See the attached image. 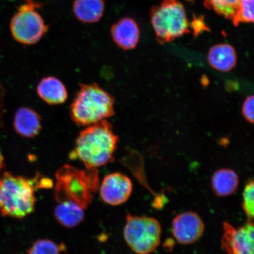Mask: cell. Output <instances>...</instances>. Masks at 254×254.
<instances>
[{"instance_id":"24","label":"cell","mask_w":254,"mask_h":254,"mask_svg":"<svg viewBox=\"0 0 254 254\" xmlns=\"http://www.w3.org/2000/svg\"><path fill=\"white\" fill-rule=\"evenodd\" d=\"M3 89H0V125L2 123V99H3Z\"/></svg>"},{"instance_id":"23","label":"cell","mask_w":254,"mask_h":254,"mask_svg":"<svg viewBox=\"0 0 254 254\" xmlns=\"http://www.w3.org/2000/svg\"><path fill=\"white\" fill-rule=\"evenodd\" d=\"M190 28H192L194 36H198L199 34H201L204 31L208 30L207 25H206L204 21V19L201 17L197 18L194 17L191 24H190Z\"/></svg>"},{"instance_id":"5","label":"cell","mask_w":254,"mask_h":254,"mask_svg":"<svg viewBox=\"0 0 254 254\" xmlns=\"http://www.w3.org/2000/svg\"><path fill=\"white\" fill-rule=\"evenodd\" d=\"M151 23L158 42H170L190 32L185 7L179 0H163L152 7Z\"/></svg>"},{"instance_id":"16","label":"cell","mask_w":254,"mask_h":254,"mask_svg":"<svg viewBox=\"0 0 254 254\" xmlns=\"http://www.w3.org/2000/svg\"><path fill=\"white\" fill-rule=\"evenodd\" d=\"M104 9V0H75L73 4L75 17L84 23H94L99 21Z\"/></svg>"},{"instance_id":"12","label":"cell","mask_w":254,"mask_h":254,"mask_svg":"<svg viewBox=\"0 0 254 254\" xmlns=\"http://www.w3.org/2000/svg\"><path fill=\"white\" fill-rule=\"evenodd\" d=\"M14 127L19 135L33 138L39 134L42 128L41 117L30 108H20L15 114Z\"/></svg>"},{"instance_id":"9","label":"cell","mask_w":254,"mask_h":254,"mask_svg":"<svg viewBox=\"0 0 254 254\" xmlns=\"http://www.w3.org/2000/svg\"><path fill=\"white\" fill-rule=\"evenodd\" d=\"M132 189V183L128 177L114 173L104 177L100 187V196L107 204L120 205L129 199Z\"/></svg>"},{"instance_id":"20","label":"cell","mask_w":254,"mask_h":254,"mask_svg":"<svg viewBox=\"0 0 254 254\" xmlns=\"http://www.w3.org/2000/svg\"><path fill=\"white\" fill-rule=\"evenodd\" d=\"M61 246L54 241L42 239L36 241L28 250V254H60Z\"/></svg>"},{"instance_id":"18","label":"cell","mask_w":254,"mask_h":254,"mask_svg":"<svg viewBox=\"0 0 254 254\" xmlns=\"http://www.w3.org/2000/svg\"><path fill=\"white\" fill-rule=\"evenodd\" d=\"M240 0H205L204 4L218 15L233 20L236 14Z\"/></svg>"},{"instance_id":"21","label":"cell","mask_w":254,"mask_h":254,"mask_svg":"<svg viewBox=\"0 0 254 254\" xmlns=\"http://www.w3.org/2000/svg\"><path fill=\"white\" fill-rule=\"evenodd\" d=\"M254 181L249 180L243 194V208L249 221H253L254 216Z\"/></svg>"},{"instance_id":"1","label":"cell","mask_w":254,"mask_h":254,"mask_svg":"<svg viewBox=\"0 0 254 254\" xmlns=\"http://www.w3.org/2000/svg\"><path fill=\"white\" fill-rule=\"evenodd\" d=\"M118 141L112 125L101 121L79 133L69 158L80 161L87 169H96L114 161Z\"/></svg>"},{"instance_id":"3","label":"cell","mask_w":254,"mask_h":254,"mask_svg":"<svg viewBox=\"0 0 254 254\" xmlns=\"http://www.w3.org/2000/svg\"><path fill=\"white\" fill-rule=\"evenodd\" d=\"M114 98L96 83L81 84L70 107L75 125L87 127L113 117Z\"/></svg>"},{"instance_id":"22","label":"cell","mask_w":254,"mask_h":254,"mask_svg":"<svg viewBox=\"0 0 254 254\" xmlns=\"http://www.w3.org/2000/svg\"><path fill=\"white\" fill-rule=\"evenodd\" d=\"M254 98L253 95L248 97L244 101L242 107L243 115L248 122H254Z\"/></svg>"},{"instance_id":"8","label":"cell","mask_w":254,"mask_h":254,"mask_svg":"<svg viewBox=\"0 0 254 254\" xmlns=\"http://www.w3.org/2000/svg\"><path fill=\"white\" fill-rule=\"evenodd\" d=\"M223 230L221 248L226 254H254L253 221L239 228L224 222Z\"/></svg>"},{"instance_id":"25","label":"cell","mask_w":254,"mask_h":254,"mask_svg":"<svg viewBox=\"0 0 254 254\" xmlns=\"http://www.w3.org/2000/svg\"><path fill=\"white\" fill-rule=\"evenodd\" d=\"M4 158L3 157L1 151H0V173H1V171L3 169V168L4 167Z\"/></svg>"},{"instance_id":"15","label":"cell","mask_w":254,"mask_h":254,"mask_svg":"<svg viewBox=\"0 0 254 254\" xmlns=\"http://www.w3.org/2000/svg\"><path fill=\"white\" fill-rule=\"evenodd\" d=\"M239 185V177L235 171L222 168L215 171L212 177L211 186L216 195L224 197L233 195Z\"/></svg>"},{"instance_id":"6","label":"cell","mask_w":254,"mask_h":254,"mask_svg":"<svg viewBox=\"0 0 254 254\" xmlns=\"http://www.w3.org/2000/svg\"><path fill=\"white\" fill-rule=\"evenodd\" d=\"M127 245L136 254H150L160 245L162 228L154 218L128 214L124 228Z\"/></svg>"},{"instance_id":"19","label":"cell","mask_w":254,"mask_h":254,"mask_svg":"<svg viewBox=\"0 0 254 254\" xmlns=\"http://www.w3.org/2000/svg\"><path fill=\"white\" fill-rule=\"evenodd\" d=\"M254 0H240L236 15L232 20L235 26L240 23H253Z\"/></svg>"},{"instance_id":"7","label":"cell","mask_w":254,"mask_h":254,"mask_svg":"<svg viewBox=\"0 0 254 254\" xmlns=\"http://www.w3.org/2000/svg\"><path fill=\"white\" fill-rule=\"evenodd\" d=\"M39 3L25 0L10 21V31L15 40L25 45H33L42 39L49 27L37 9Z\"/></svg>"},{"instance_id":"10","label":"cell","mask_w":254,"mask_h":254,"mask_svg":"<svg viewBox=\"0 0 254 254\" xmlns=\"http://www.w3.org/2000/svg\"><path fill=\"white\" fill-rule=\"evenodd\" d=\"M205 225L199 215L187 211L177 215L172 222V233L178 243L190 245L197 241L204 233Z\"/></svg>"},{"instance_id":"11","label":"cell","mask_w":254,"mask_h":254,"mask_svg":"<svg viewBox=\"0 0 254 254\" xmlns=\"http://www.w3.org/2000/svg\"><path fill=\"white\" fill-rule=\"evenodd\" d=\"M111 34L117 46L125 50L134 49L140 36L137 23L129 17L122 18L114 24L111 28Z\"/></svg>"},{"instance_id":"17","label":"cell","mask_w":254,"mask_h":254,"mask_svg":"<svg viewBox=\"0 0 254 254\" xmlns=\"http://www.w3.org/2000/svg\"><path fill=\"white\" fill-rule=\"evenodd\" d=\"M85 209L74 203L59 202L55 209V216L57 221L63 226L72 228L83 221Z\"/></svg>"},{"instance_id":"4","label":"cell","mask_w":254,"mask_h":254,"mask_svg":"<svg viewBox=\"0 0 254 254\" xmlns=\"http://www.w3.org/2000/svg\"><path fill=\"white\" fill-rule=\"evenodd\" d=\"M80 171L63 166L57 174L56 199L58 202L74 203L85 209L91 202L93 193L97 189V171Z\"/></svg>"},{"instance_id":"13","label":"cell","mask_w":254,"mask_h":254,"mask_svg":"<svg viewBox=\"0 0 254 254\" xmlns=\"http://www.w3.org/2000/svg\"><path fill=\"white\" fill-rule=\"evenodd\" d=\"M208 62L212 68L221 72H228L236 66L237 56L234 48L228 44H218L211 47Z\"/></svg>"},{"instance_id":"14","label":"cell","mask_w":254,"mask_h":254,"mask_svg":"<svg viewBox=\"0 0 254 254\" xmlns=\"http://www.w3.org/2000/svg\"><path fill=\"white\" fill-rule=\"evenodd\" d=\"M37 94L44 102L50 105L61 104L67 100L65 85L59 79L50 76L41 79L37 88Z\"/></svg>"},{"instance_id":"2","label":"cell","mask_w":254,"mask_h":254,"mask_svg":"<svg viewBox=\"0 0 254 254\" xmlns=\"http://www.w3.org/2000/svg\"><path fill=\"white\" fill-rule=\"evenodd\" d=\"M36 179H26L11 173L0 174V215L23 218L34 211L37 189Z\"/></svg>"}]
</instances>
